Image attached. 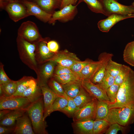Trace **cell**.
Segmentation results:
<instances>
[{
    "label": "cell",
    "mask_w": 134,
    "mask_h": 134,
    "mask_svg": "<svg viewBox=\"0 0 134 134\" xmlns=\"http://www.w3.org/2000/svg\"><path fill=\"white\" fill-rule=\"evenodd\" d=\"M110 124L105 119H95L94 121L93 134L105 133Z\"/></svg>",
    "instance_id": "cell-34"
},
{
    "label": "cell",
    "mask_w": 134,
    "mask_h": 134,
    "mask_svg": "<svg viewBox=\"0 0 134 134\" xmlns=\"http://www.w3.org/2000/svg\"></svg>",
    "instance_id": "cell-54"
},
{
    "label": "cell",
    "mask_w": 134,
    "mask_h": 134,
    "mask_svg": "<svg viewBox=\"0 0 134 134\" xmlns=\"http://www.w3.org/2000/svg\"><path fill=\"white\" fill-rule=\"evenodd\" d=\"M80 61L76 55L65 49L55 53L49 61H52L58 65L70 68L76 62Z\"/></svg>",
    "instance_id": "cell-9"
},
{
    "label": "cell",
    "mask_w": 134,
    "mask_h": 134,
    "mask_svg": "<svg viewBox=\"0 0 134 134\" xmlns=\"http://www.w3.org/2000/svg\"><path fill=\"white\" fill-rule=\"evenodd\" d=\"M76 0H61L60 5L61 9L64 6L70 4H73L75 1Z\"/></svg>",
    "instance_id": "cell-47"
},
{
    "label": "cell",
    "mask_w": 134,
    "mask_h": 134,
    "mask_svg": "<svg viewBox=\"0 0 134 134\" xmlns=\"http://www.w3.org/2000/svg\"><path fill=\"white\" fill-rule=\"evenodd\" d=\"M104 119L110 124L117 123L124 126H129L134 123V105L110 109Z\"/></svg>",
    "instance_id": "cell-4"
},
{
    "label": "cell",
    "mask_w": 134,
    "mask_h": 134,
    "mask_svg": "<svg viewBox=\"0 0 134 134\" xmlns=\"http://www.w3.org/2000/svg\"><path fill=\"white\" fill-rule=\"evenodd\" d=\"M99 0L101 2V1H102V0Z\"/></svg>",
    "instance_id": "cell-52"
},
{
    "label": "cell",
    "mask_w": 134,
    "mask_h": 134,
    "mask_svg": "<svg viewBox=\"0 0 134 134\" xmlns=\"http://www.w3.org/2000/svg\"><path fill=\"white\" fill-rule=\"evenodd\" d=\"M27 110V109L11 110L0 120V125L15 127L17 119L25 113Z\"/></svg>",
    "instance_id": "cell-21"
},
{
    "label": "cell",
    "mask_w": 134,
    "mask_h": 134,
    "mask_svg": "<svg viewBox=\"0 0 134 134\" xmlns=\"http://www.w3.org/2000/svg\"><path fill=\"white\" fill-rule=\"evenodd\" d=\"M77 4L75 5L70 4L64 6L60 10L55 11L52 14L48 23L54 24L57 20L62 22L71 20L77 13Z\"/></svg>",
    "instance_id": "cell-10"
},
{
    "label": "cell",
    "mask_w": 134,
    "mask_h": 134,
    "mask_svg": "<svg viewBox=\"0 0 134 134\" xmlns=\"http://www.w3.org/2000/svg\"><path fill=\"white\" fill-rule=\"evenodd\" d=\"M22 3L26 7L29 16H34L44 23L50 20L52 14L45 11L36 3L27 0H23Z\"/></svg>",
    "instance_id": "cell-14"
},
{
    "label": "cell",
    "mask_w": 134,
    "mask_h": 134,
    "mask_svg": "<svg viewBox=\"0 0 134 134\" xmlns=\"http://www.w3.org/2000/svg\"><path fill=\"white\" fill-rule=\"evenodd\" d=\"M3 8L10 18L15 22L29 16L27 8L23 3L15 1L9 2L5 4Z\"/></svg>",
    "instance_id": "cell-7"
},
{
    "label": "cell",
    "mask_w": 134,
    "mask_h": 134,
    "mask_svg": "<svg viewBox=\"0 0 134 134\" xmlns=\"http://www.w3.org/2000/svg\"><path fill=\"white\" fill-rule=\"evenodd\" d=\"M43 96L40 86L36 80L21 96L27 98L32 103L37 100Z\"/></svg>",
    "instance_id": "cell-22"
},
{
    "label": "cell",
    "mask_w": 134,
    "mask_h": 134,
    "mask_svg": "<svg viewBox=\"0 0 134 134\" xmlns=\"http://www.w3.org/2000/svg\"><path fill=\"white\" fill-rule=\"evenodd\" d=\"M36 81V79L32 76H23L17 81V90L13 95L21 96L29 87Z\"/></svg>",
    "instance_id": "cell-25"
},
{
    "label": "cell",
    "mask_w": 134,
    "mask_h": 134,
    "mask_svg": "<svg viewBox=\"0 0 134 134\" xmlns=\"http://www.w3.org/2000/svg\"><path fill=\"white\" fill-rule=\"evenodd\" d=\"M92 11L108 16L109 14L106 11L102 2L99 0H83Z\"/></svg>",
    "instance_id": "cell-31"
},
{
    "label": "cell",
    "mask_w": 134,
    "mask_h": 134,
    "mask_svg": "<svg viewBox=\"0 0 134 134\" xmlns=\"http://www.w3.org/2000/svg\"><path fill=\"white\" fill-rule=\"evenodd\" d=\"M101 2L109 15L113 13L122 15L134 14V6L132 5H124L115 0H102Z\"/></svg>",
    "instance_id": "cell-8"
},
{
    "label": "cell",
    "mask_w": 134,
    "mask_h": 134,
    "mask_svg": "<svg viewBox=\"0 0 134 134\" xmlns=\"http://www.w3.org/2000/svg\"><path fill=\"white\" fill-rule=\"evenodd\" d=\"M134 18V14L127 15L112 14L106 19L101 20L98 23L99 30L103 32H108L116 24L123 20L127 18Z\"/></svg>",
    "instance_id": "cell-13"
},
{
    "label": "cell",
    "mask_w": 134,
    "mask_h": 134,
    "mask_svg": "<svg viewBox=\"0 0 134 134\" xmlns=\"http://www.w3.org/2000/svg\"><path fill=\"white\" fill-rule=\"evenodd\" d=\"M5 0L7 2H8L15 1V0Z\"/></svg>",
    "instance_id": "cell-50"
},
{
    "label": "cell",
    "mask_w": 134,
    "mask_h": 134,
    "mask_svg": "<svg viewBox=\"0 0 134 134\" xmlns=\"http://www.w3.org/2000/svg\"><path fill=\"white\" fill-rule=\"evenodd\" d=\"M11 110H12L8 109H4L0 110V120L2 119Z\"/></svg>",
    "instance_id": "cell-48"
},
{
    "label": "cell",
    "mask_w": 134,
    "mask_h": 134,
    "mask_svg": "<svg viewBox=\"0 0 134 134\" xmlns=\"http://www.w3.org/2000/svg\"><path fill=\"white\" fill-rule=\"evenodd\" d=\"M81 81H75L61 84L65 93L69 97L73 98L78 94L82 87Z\"/></svg>",
    "instance_id": "cell-23"
},
{
    "label": "cell",
    "mask_w": 134,
    "mask_h": 134,
    "mask_svg": "<svg viewBox=\"0 0 134 134\" xmlns=\"http://www.w3.org/2000/svg\"><path fill=\"white\" fill-rule=\"evenodd\" d=\"M123 59L126 63L134 67V41L128 43L123 52Z\"/></svg>",
    "instance_id": "cell-29"
},
{
    "label": "cell",
    "mask_w": 134,
    "mask_h": 134,
    "mask_svg": "<svg viewBox=\"0 0 134 134\" xmlns=\"http://www.w3.org/2000/svg\"><path fill=\"white\" fill-rule=\"evenodd\" d=\"M18 35L33 43L47 41L48 39L42 37L36 25L30 21L24 22L21 24L18 31Z\"/></svg>",
    "instance_id": "cell-5"
},
{
    "label": "cell",
    "mask_w": 134,
    "mask_h": 134,
    "mask_svg": "<svg viewBox=\"0 0 134 134\" xmlns=\"http://www.w3.org/2000/svg\"><path fill=\"white\" fill-rule=\"evenodd\" d=\"M47 83L49 87L58 97H66L61 84L53 77L50 79Z\"/></svg>",
    "instance_id": "cell-35"
},
{
    "label": "cell",
    "mask_w": 134,
    "mask_h": 134,
    "mask_svg": "<svg viewBox=\"0 0 134 134\" xmlns=\"http://www.w3.org/2000/svg\"><path fill=\"white\" fill-rule=\"evenodd\" d=\"M120 85L114 83L106 90L110 102L113 103L115 101Z\"/></svg>",
    "instance_id": "cell-41"
},
{
    "label": "cell",
    "mask_w": 134,
    "mask_h": 134,
    "mask_svg": "<svg viewBox=\"0 0 134 134\" xmlns=\"http://www.w3.org/2000/svg\"><path fill=\"white\" fill-rule=\"evenodd\" d=\"M53 77L61 84H66L75 81L82 80L79 76L74 73L60 75L54 74Z\"/></svg>",
    "instance_id": "cell-32"
},
{
    "label": "cell",
    "mask_w": 134,
    "mask_h": 134,
    "mask_svg": "<svg viewBox=\"0 0 134 134\" xmlns=\"http://www.w3.org/2000/svg\"><path fill=\"white\" fill-rule=\"evenodd\" d=\"M13 134H35L31 121L27 112L17 120Z\"/></svg>",
    "instance_id": "cell-16"
},
{
    "label": "cell",
    "mask_w": 134,
    "mask_h": 134,
    "mask_svg": "<svg viewBox=\"0 0 134 134\" xmlns=\"http://www.w3.org/2000/svg\"><path fill=\"white\" fill-rule=\"evenodd\" d=\"M109 109L134 105V71L132 69L120 87L115 101H105Z\"/></svg>",
    "instance_id": "cell-1"
},
{
    "label": "cell",
    "mask_w": 134,
    "mask_h": 134,
    "mask_svg": "<svg viewBox=\"0 0 134 134\" xmlns=\"http://www.w3.org/2000/svg\"><path fill=\"white\" fill-rule=\"evenodd\" d=\"M123 65L115 62L110 59L106 67V71L111 75L115 77L119 73Z\"/></svg>",
    "instance_id": "cell-37"
},
{
    "label": "cell",
    "mask_w": 134,
    "mask_h": 134,
    "mask_svg": "<svg viewBox=\"0 0 134 134\" xmlns=\"http://www.w3.org/2000/svg\"><path fill=\"white\" fill-rule=\"evenodd\" d=\"M132 5L133 6H134V1L132 3Z\"/></svg>",
    "instance_id": "cell-51"
},
{
    "label": "cell",
    "mask_w": 134,
    "mask_h": 134,
    "mask_svg": "<svg viewBox=\"0 0 134 134\" xmlns=\"http://www.w3.org/2000/svg\"><path fill=\"white\" fill-rule=\"evenodd\" d=\"M44 102L43 96L32 103L27 110L31 121L33 131L36 134H47V125L44 119Z\"/></svg>",
    "instance_id": "cell-2"
},
{
    "label": "cell",
    "mask_w": 134,
    "mask_h": 134,
    "mask_svg": "<svg viewBox=\"0 0 134 134\" xmlns=\"http://www.w3.org/2000/svg\"><path fill=\"white\" fill-rule=\"evenodd\" d=\"M47 46L52 52L56 53L58 51L59 46L58 43L55 41L51 40L47 43Z\"/></svg>",
    "instance_id": "cell-45"
},
{
    "label": "cell",
    "mask_w": 134,
    "mask_h": 134,
    "mask_svg": "<svg viewBox=\"0 0 134 134\" xmlns=\"http://www.w3.org/2000/svg\"><path fill=\"white\" fill-rule=\"evenodd\" d=\"M18 50L22 61L37 74L39 65L36 60L35 51L36 43H30L18 35L16 39Z\"/></svg>",
    "instance_id": "cell-3"
},
{
    "label": "cell",
    "mask_w": 134,
    "mask_h": 134,
    "mask_svg": "<svg viewBox=\"0 0 134 134\" xmlns=\"http://www.w3.org/2000/svg\"><path fill=\"white\" fill-rule=\"evenodd\" d=\"M109 109L105 101L98 100L95 119H104L107 115Z\"/></svg>",
    "instance_id": "cell-33"
},
{
    "label": "cell",
    "mask_w": 134,
    "mask_h": 134,
    "mask_svg": "<svg viewBox=\"0 0 134 134\" xmlns=\"http://www.w3.org/2000/svg\"><path fill=\"white\" fill-rule=\"evenodd\" d=\"M95 98L91 96L82 86L78 94L72 99L76 106L80 108Z\"/></svg>",
    "instance_id": "cell-26"
},
{
    "label": "cell",
    "mask_w": 134,
    "mask_h": 134,
    "mask_svg": "<svg viewBox=\"0 0 134 134\" xmlns=\"http://www.w3.org/2000/svg\"><path fill=\"white\" fill-rule=\"evenodd\" d=\"M98 100L95 98L92 101L80 108L73 116V121L84 119H95Z\"/></svg>",
    "instance_id": "cell-12"
},
{
    "label": "cell",
    "mask_w": 134,
    "mask_h": 134,
    "mask_svg": "<svg viewBox=\"0 0 134 134\" xmlns=\"http://www.w3.org/2000/svg\"><path fill=\"white\" fill-rule=\"evenodd\" d=\"M68 100L67 105L60 111L69 117H73L74 114L79 108L76 105L73 99L67 95Z\"/></svg>",
    "instance_id": "cell-36"
},
{
    "label": "cell",
    "mask_w": 134,
    "mask_h": 134,
    "mask_svg": "<svg viewBox=\"0 0 134 134\" xmlns=\"http://www.w3.org/2000/svg\"><path fill=\"white\" fill-rule=\"evenodd\" d=\"M114 83V77L111 75L106 71L101 81L96 84L105 91Z\"/></svg>",
    "instance_id": "cell-38"
},
{
    "label": "cell",
    "mask_w": 134,
    "mask_h": 134,
    "mask_svg": "<svg viewBox=\"0 0 134 134\" xmlns=\"http://www.w3.org/2000/svg\"><path fill=\"white\" fill-rule=\"evenodd\" d=\"M94 120L91 119H84L73 121L72 126L74 133L93 134Z\"/></svg>",
    "instance_id": "cell-19"
},
{
    "label": "cell",
    "mask_w": 134,
    "mask_h": 134,
    "mask_svg": "<svg viewBox=\"0 0 134 134\" xmlns=\"http://www.w3.org/2000/svg\"><path fill=\"white\" fill-rule=\"evenodd\" d=\"M116 0V1H117L118 0Z\"/></svg>",
    "instance_id": "cell-53"
},
{
    "label": "cell",
    "mask_w": 134,
    "mask_h": 134,
    "mask_svg": "<svg viewBox=\"0 0 134 134\" xmlns=\"http://www.w3.org/2000/svg\"><path fill=\"white\" fill-rule=\"evenodd\" d=\"M44 102V115L50 108L55 99L58 97L47 84L40 86Z\"/></svg>",
    "instance_id": "cell-20"
},
{
    "label": "cell",
    "mask_w": 134,
    "mask_h": 134,
    "mask_svg": "<svg viewBox=\"0 0 134 134\" xmlns=\"http://www.w3.org/2000/svg\"><path fill=\"white\" fill-rule=\"evenodd\" d=\"M4 0H0V5L1 8H3L4 4Z\"/></svg>",
    "instance_id": "cell-49"
},
{
    "label": "cell",
    "mask_w": 134,
    "mask_h": 134,
    "mask_svg": "<svg viewBox=\"0 0 134 134\" xmlns=\"http://www.w3.org/2000/svg\"><path fill=\"white\" fill-rule=\"evenodd\" d=\"M74 73L69 67L57 65L54 74L60 75Z\"/></svg>",
    "instance_id": "cell-43"
},
{
    "label": "cell",
    "mask_w": 134,
    "mask_h": 134,
    "mask_svg": "<svg viewBox=\"0 0 134 134\" xmlns=\"http://www.w3.org/2000/svg\"><path fill=\"white\" fill-rule=\"evenodd\" d=\"M82 86L92 96L100 101H109L106 91L89 79H84L81 81Z\"/></svg>",
    "instance_id": "cell-11"
},
{
    "label": "cell",
    "mask_w": 134,
    "mask_h": 134,
    "mask_svg": "<svg viewBox=\"0 0 134 134\" xmlns=\"http://www.w3.org/2000/svg\"><path fill=\"white\" fill-rule=\"evenodd\" d=\"M131 69L129 67L123 65L119 73L114 77V84L119 85L121 84Z\"/></svg>",
    "instance_id": "cell-39"
},
{
    "label": "cell",
    "mask_w": 134,
    "mask_h": 134,
    "mask_svg": "<svg viewBox=\"0 0 134 134\" xmlns=\"http://www.w3.org/2000/svg\"><path fill=\"white\" fill-rule=\"evenodd\" d=\"M124 126L117 123L110 124L109 127L106 131L105 134H117L118 132L121 131L123 133H125L127 131V127Z\"/></svg>",
    "instance_id": "cell-42"
},
{
    "label": "cell",
    "mask_w": 134,
    "mask_h": 134,
    "mask_svg": "<svg viewBox=\"0 0 134 134\" xmlns=\"http://www.w3.org/2000/svg\"><path fill=\"white\" fill-rule=\"evenodd\" d=\"M17 89V81L11 80L6 83L0 85V96L9 97L13 96Z\"/></svg>",
    "instance_id": "cell-30"
},
{
    "label": "cell",
    "mask_w": 134,
    "mask_h": 134,
    "mask_svg": "<svg viewBox=\"0 0 134 134\" xmlns=\"http://www.w3.org/2000/svg\"><path fill=\"white\" fill-rule=\"evenodd\" d=\"M15 127H8L0 125V134H13Z\"/></svg>",
    "instance_id": "cell-46"
},
{
    "label": "cell",
    "mask_w": 134,
    "mask_h": 134,
    "mask_svg": "<svg viewBox=\"0 0 134 134\" xmlns=\"http://www.w3.org/2000/svg\"><path fill=\"white\" fill-rule=\"evenodd\" d=\"M68 100L67 97H58L55 100L50 108L44 115V119L52 112L56 111H60L67 104Z\"/></svg>",
    "instance_id": "cell-28"
},
{
    "label": "cell",
    "mask_w": 134,
    "mask_h": 134,
    "mask_svg": "<svg viewBox=\"0 0 134 134\" xmlns=\"http://www.w3.org/2000/svg\"><path fill=\"white\" fill-rule=\"evenodd\" d=\"M47 41H41L36 43L35 56L38 65L49 61L55 54L48 48Z\"/></svg>",
    "instance_id": "cell-17"
},
{
    "label": "cell",
    "mask_w": 134,
    "mask_h": 134,
    "mask_svg": "<svg viewBox=\"0 0 134 134\" xmlns=\"http://www.w3.org/2000/svg\"><path fill=\"white\" fill-rule=\"evenodd\" d=\"M11 80L7 76L3 69V65L0 63V85L6 83Z\"/></svg>",
    "instance_id": "cell-44"
},
{
    "label": "cell",
    "mask_w": 134,
    "mask_h": 134,
    "mask_svg": "<svg viewBox=\"0 0 134 134\" xmlns=\"http://www.w3.org/2000/svg\"><path fill=\"white\" fill-rule=\"evenodd\" d=\"M35 3L47 13L52 14L58 6L61 0H35Z\"/></svg>",
    "instance_id": "cell-27"
},
{
    "label": "cell",
    "mask_w": 134,
    "mask_h": 134,
    "mask_svg": "<svg viewBox=\"0 0 134 134\" xmlns=\"http://www.w3.org/2000/svg\"><path fill=\"white\" fill-rule=\"evenodd\" d=\"M32 103L26 97L20 96H0V110L27 109Z\"/></svg>",
    "instance_id": "cell-6"
},
{
    "label": "cell",
    "mask_w": 134,
    "mask_h": 134,
    "mask_svg": "<svg viewBox=\"0 0 134 134\" xmlns=\"http://www.w3.org/2000/svg\"><path fill=\"white\" fill-rule=\"evenodd\" d=\"M91 60L87 59L83 61H77L70 68L72 72L79 76L82 80L81 77V72L84 67L89 64Z\"/></svg>",
    "instance_id": "cell-40"
},
{
    "label": "cell",
    "mask_w": 134,
    "mask_h": 134,
    "mask_svg": "<svg viewBox=\"0 0 134 134\" xmlns=\"http://www.w3.org/2000/svg\"><path fill=\"white\" fill-rule=\"evenodd\" d=\"M56 64L54 62L50 61L41 67H38L36 80L40 86L47 84L49 79L53 77Z\"/></svg>",
    "instance_id": "cell-15"
},
{
    "label": "cell",
    "mask_w": 134,
    "mask_h": 134,
    "mask_svg": "<svg viewBox=\"0 0 134 134\" xmlns=\"http://www.w3.org/2000/svg\"><path fill=\"white\" fill-rule=\"evenodd\" d=\"M107 52H104L100 54L99 57L98 61L92 60L82 70L81 75L82 80L89 79L91 80L101 66Z\"/></svg>",
    "instance_id": "cell-18"
},
{
    "label": "cell",
    "mask_w": 134,
    "mask_h": 134,
    "mask_svg": "<svg viewBox=\"0 0 134 134\" xmlns=\"http://www.w3.org/2000/svg\"><path fill=\"white\" fill-rule=\"evenodd\" d=\"M113 56L112 54L107 52L101 66L93 77L90 80L93 83L96 84L101 81L106 72L107 63L109 61L112 59Z\"/></svg>",
    "instance_id": "cell-24"
}]
</instances>
